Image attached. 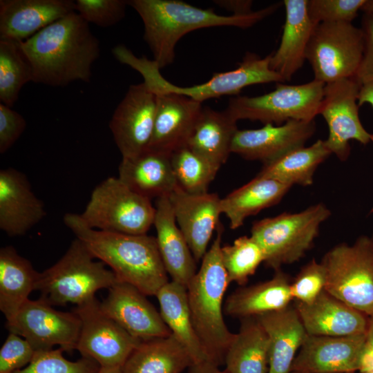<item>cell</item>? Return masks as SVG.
<instances>
[{
	"label": "cell",
	"mask_w": 373,
	"mask_h": 373,
	"mask_svg": "<svg viewBox=\"0 0 373 373\" xmlns=\"http://www.w3.org/2000/svg\"><path fill=\"white\" fill-rule=\"evenodd\" d=\"M127 6L126 0H77L75 12L87 23L106 28L125 17Z\"/></svg>",
	"instance_id": "obj_41"
},
{
	"label": "cell",
	"mask_w": 373,
	"mask_h": 373,
	"mask_svg": "<svg viewBox=\"0 0 373 373\" xmlns=\"http://www.w3.org/2000/svg\"><path fill=\"white\" fill-rule=\"evenodd\" d=\"M327 281L326 271L321 262L315 259L307 263L290 284L292 299L302 303L314 301L325 289Z\"/></svg>",
	"instance_id": "obj_42"
},
{
	"label": "cell",
	"mask_w": 373,
	"mask_h": 373,
	"mask_svg": "<svg viewBox=\"0 0 373 373\" xmlns=\"http://www.w3.org/2000/svg\"><path fill=\"white\" fill-rule=\"evenodd\" d=\"M365 48L363 32L350 22L321 23L314 27L306 50L314 79L325 84L354 78Z\"/></svg>",
	"instance_id": "obj_11"
},
{
	"label": "cell",
	"mask_w": 373,
	"mask_h": 373,
	"mask_svg": "<svg viewBox=\"0 0 373 373\" xmlns=\"http://www.w3.org/2000/svg\"><path fill=\"white\" fill-rule=\"evenodd\" d=\"M269 343L268 373H289L307 332L295 307L291 305L256 317Z\"/></svg>",
	"instance_id": "obj_27"
},
{
	"label": "cell",
	"mask_w": 373,
	"mask_h": 373,
	"mask_svg": "<svg viewBox=\"0 0 373 373\" xmlns=\"http://www.w3.org/2000/svg\"><path fill=\"white\" fill-rule=\"evenodd\" d=\"M151 200L131 189L118 177H109L93 190L79 214L90 228L131 235L146 234L153 225Z\"/></svg>",
	"instance_id": "obj_8"
},
{
	"label": "cell",
	"mask_w": 373,
	"mask_h": 373,
	"mask_svg": "<svg viewBox=\"0 0 373 373\" xmlns=\"http://www.w3.org/2000/svg\"><path fill=\"white\" fill-rule=\"evenodd\" d=\"M26 122L18 112L0 103V153H5L23 133Z\"/></svg>",
	"instance_id": "obj_44"
},
{
	"label": "cell",
	"mask_w": 373,
	"mask_h": 373,
	"mask_svg": "<svg viewBox=\"0 0 373 373\" xmlns=\"http://www.w3.org/2000/svg\"><path fill=\"white\" fill-rule=\"evenodd\" d=\"M134 286L117 281L108 289L101 309L132 336L140 341L165 337L171 334L160 313Z\"/></svg>",
	"instance_id": "obj_18"
},
{
	"label": "cell",
	"mask_w": 373,
	"mask_h": 373,
	"mask_svg": "<svg viewBox=\"0 0 373 373\" xmlns=\"http://www.w3.org/2000/svg\"><path fill=\"white\" fill-rule=\"evenodd\" d=\"M237 122L225 110L203 106L187 146L220 169L231 153Z\"/></svg>",
	"instance_id": "obj_30"
},
{
	"label": "cell",
	"mask_w": 373,
	"mask_h": 373,
	"mask_svg": "<svg viewBox=\"0 0 373 373\" xmlns=\"http://www.w3.org/2000/svg\"><path fill=\"white\" fill-rule=\"evenodd\" d=\"M156 108L157 96L144 82L128 87L109 122L110 130L122 158L137 156L148 149Z\"/></svg>",
	"instance_id": "obj_15"
},
{
	"label": "cell",
	"mask_w": 373,
	"mask_h": 373,
	"mask_svg": "<svg viewBox=\"0 0 373 373\" xmlns=\"http://www.w3.org/2000/svg\"><path fill=\"white\" fill-rule=\"evenodd\" d=\"M46 216L44 202L21 171H0V229L8 236L24 235Z\"/></svg>",
	"instance_id": "obj_20"
},
{
	"label": "cell",
	"mask_w": 373,
	"mask_h": 373,
	"mask_svg": "<svg viewBox=\"0 0 373 373\" xmlns=\"http://www.w3.org/2000/svg\"><path fill=\"white\" fill-rule=\"evenodd\" d=\"M39 273L15 247L0 249V310L6 321L12 318L35 290Z\"/></svg>",
	"instance_id": "obj_32"
},
{
	"label": "cell",
	"mask_w": 373,
	"mask_h": 373,
	"mask_svg": "<svg viewBox=\"0 0 373 373\" xmlns=\"http://www.w3.org/2000/svg\"><path fill=\"white\" fill-rule=\"evenodd\" d=\"M269 362V343L262 326L256 317L242 318L225 356V371L268 373Z\"/></svg>",
	"instance_id": "obj_33"
},
{
	"label": "cell",
	"mask_w": 373,
	"mask_h": 373,
	"mask_svg": "<svg viewBox=\"0 0 373 373\" xmlns=\"http://www.w3.org/2000/svg\"><path fill=\"white\" fill-rule=\"evenodd\" d=\"M73 12V0H1L0 39L25 41Z\"/></svg>",
	"instance_id": "obj_22"
},
{
	"label": "cell",
	"mask_w": 373,
	"mask_h": 373,
	"mask_svg": "<svg viewBox=\"0 0 373 373\" xmlns=\"http://www.w3.org/2000/svg\"><path fill=\"white\" fill-rule=\"evenodd\" d=\"M366 0H307L311 21L321 23L350 22L356 17Z\"/></svg>",
	"instance_id": "obj_40"
},
{
	"label": "cell",
	"mask_w": 373,
	"mask_h": 373,
	"mask_svg": "<svg viewBox=\"0 0 373 373\" xmlns=\"http://www.w3.org/2000/svg\"><path fill=\"white\" fill-rule=\"evenodd\" d=\"M365 333L343 336L307 334L291 371L352 373L359 370Z\"/></svg>",
	"instance_id": "obj_17"
},
{
	"label": "cell",
	"mask_w": 373,
	"mask_h": 373,
	"mask_svg": "<svg viewBox=\"0 0 373 373\" xmlns=\"http://www.w3.org/2000/svg\"><path fill=\"white\" fill-rule=\"evenodd\" d=\"M81 321L77 348L101 367H122L141 341L132 336L101 309L96 297L76 306Z\"/></svg>",
	"instance_id": "obj_13"
},
{
	"label": "cell",
	"mask_w": 373,
	"mask_h": 373,
	"mask_svg": "<svg viewBox=\"0 0 373 373\" xmlns=\"http://www.w3.org/2000/svg\"><path fill=\"white\" fill-rule=\"evenodd\" d=\"M113 55L120 63L140 73L143 77V82L153 93L182 95L201 103L223 95H237L249 86L285 82L280 75L271 69V54L260 57L255 53L247 52L236 68L216 73L204 83L191 86L173 84L162 75L160 67L153 59L138 57L124 45L117 46Z\"/></svg>",
	"instance_id": "obj_5"
},
{
	"label": "cell",
	"mask_w": 373,
	"mask_h": 373,
	"mask_svg": "<svg viewBox=\"0 0 373 373\" xmlns=\"http://www.w3.org/2000/svg\"><path fill=\"white\" fill-rule=\"evenodd\" d=\"M155 296L163 321L171 334L187 350L193 362L207 361L193 325L186 287L173 280L169 281L160 289Z\"/></svg>",
	"instance_id": "obj_34"
},
{
	"label": "cell",
	"mask_w": 373,
	"mask_h": 373,
	"mask_svg": "<svg viewBox=\"0 0 373 373\" xmlns=\"http://www.w3.org/2000/svg\"><path fill=\"white\" fill-rule=\"evenodd\" d=\"M325 84L313 79L306 84L277 83L264 95L231 97L225 111L236 121L249 119L281 125L289 120L312 121L318 115Z\"/></svg>",
	"instance_id": "obj_10"
},
{
	"label": "cell",
	"mask_w": 373,
	"mask_h": 373,
	"mask_svg": "<svg viewBox=\"0 0 373 373\" xmlns=\"http://www.w3.org/2000/svg\"><path fill=\"white\" fill-rule=\"evenodd\" d=\"M193 363L187 350L171 334L140 341L122 368L123 373H181Z\"/></svg>",
	"instance_id": "obj_31"
},
{
	"label": "cell",
	"mask_w": 373,
	"mask_h": 373,
	"mask_svg": "<svg viewBox=\"0 0 373 373\" xmlns=\"http://www.w3.org/2000/svg\"><path fill=\"white\" fill-rule=\"evenodd\" d=\"M99 373H123L122 367H100Z\"/></svg>",
	"instance_id": "obj_50"
},
{
	"label": "cell",
	"mask_w": 373,
	"mask_h": 373,
	"mask_svg": "<svg viewBox=\"0 0 373 373\" xmlns=\"http://www.w3.org/2000/svg\"><path fill=\"white\" fill-rule=\"evenodd\" d=\"M118 178L131 189L151 200L169 195L178 186L171 154L146 149L137 156L122 158Z\"/></svg>",
	"instance_id": "obj_26"
},
{
	"label": "cell",
	"mask_w": 373,
	"mask_h": 373,
	"mask_svg": "<svg viewBox=\"0 0 373 373\" xmlns=\"http://www.w3.org/2000/svg\"><path fill=\"white\" fill-rule=\"evenodd\" d=\"M291 187L278 180L256 175L221 198L222 213L227 218L229 227L236 229L248 217L279 203Z\"/></svg>",
	"instance_id": "obj_29"
},
{
	"label": "cell",
	"mask_w": 373,
	"mask_h": 373,
	"mask_svg": "<svg viewBox=\"0 0 373 373\" xmlns=\"http://www.w3.org/2000/svg\"><path fill=\"white\" fill-rule=\"evenodd\" d=\"M128 4L141 17L144 39L160 69L173 62L176 44L186 34L216 26L249 28L280 6L274 3L243 15H221L211 8H201L178 0H130Z\"/></svg>",
	"instance_id": "obj_3"
},
{
	"label": "cell",
	"mask_w": 373,
	"mask_h": 373,
	"mask_svg": "<svg viewBox=\"0 0 373 373\" xmlns=\"http://www.w3.org/2000/svg\"><path fill=\"white\" fill-rule=\"evenodd\" d=\"M321 262L327 274L325 290L367 316H372L373 240L361 236L352 245H337Z\"/></svg>",
	"instance_id": "obj_9"
},
{
	"label": "cell",
	"mask_w": 373,
	"mask_h": 373,
	"mask_svg": "<svg viewBox=\"0 0 373 373\" xmlns=\"http://www.w3.org/2000/svg\"><path fill=\"white\" fill-rule=\"evenodd\" d=\"M33 73L32 82L66 86L90 81L92 65L99 57L97 38L77 12H73L20 41Z\"/></svg>",
	"instance_id": "obj_1"
},
{
	"label": "cell",
	"mask_w": 373,
	"mask_h": 373,
	"mask_svg": "<svg viewBox=\"0 0 373 373\" xmlns=\"http://www.w3.org/2000/svg\"><path fill=\"white\" fill-rule=\"evenodd\" d=\"M157 108L148 149L171 154L187 146L202 103L175 93L155 94Z\"/></svg>",
	"instance_id": "obj_21"
},
{
	"label": "cell",
	"mask_w": 373,
	"mask_h": 373,
	"mask_svg": "<svg viewBox=\"0 0 373 373\" xmlns=\"http://www.w3.org/2000/svg\"><path fill=\"white\" fill-rule=\"evenodd\" d=\"M360 86L354 78L325 84L318 111L329 129L328 137L324 142L331 153L341 161H345L350 155V140L364 145L372 142V134L363 127L359 117Z\"/></svg>",
	"instance_id": "obj_14"
},
{
	"label": "cell",
	"mask_w": 373,
	"mask_h": 373,
	"mask_svg": "<svg viewBox=\"0 0 373 373\" xmlns=\"http://www.w3.org/2000/svg\"><path fill=\"white\" fill-rule=\"evenodd\" d=\"M177 224L196 262L202 260L222 214L221 198L214 193L191 194L179 186L169 195Z\"/></svg>",
	"instance_id": "obj_19"
},
{
	"label": "cell",
	"mask_w": 373,
	"mask_h": 373,
	"mask_svg": "<svg viewBox=\"0 0 373 373\" xmlns=\"http://www.w3.org/2000/svg\"><path fill=\"white\" fill-rule=\"evenodd\" d=\"M363 373H373V370L365 372H363Z\"/></svg>",
	"instance_id": "obj_53"
},
{
	"label": "cell",
	"mask_w": 373,
	"mask_h": 373,
	"mask_svg": "<svg viewBox=\"0 0 373 373\" xmlns=\"http://www.w3.org/2000/svg\"><path fill=\"white\" fill-rule=\"evenodd\" d=\"M361 10L364 12H373V0H366Z\"/></svg>",
	"instance_id": "obj_51"
},
{
	"label": "cell",
	"mask_w": 373,
	"mask_h": 373,
	"mask_svg": "<svg viewBox=\"0 0 373 373\" xmlns=\"http://www.w3.org/2000/svg\"><path fill=\"white\" fill-rule=\"evenodd\" d=\"M361 25L365 48L361 62L354 77L360 85L373 82V12H364Z\"/></svg>",
	"instance_id": "obj_45"
},
{
	"label": "cell",
	"mask_w": 373,
	"mask_h": 373,
	"mask_svg": "<svg viewBox=\"0 0 373 373\" xmlns=\"http://www.w3.org/2000/svg\"><path fill=\"white\" fill-rule=\"evenodd\" d=\"M189 373H227L225 370L222 371L219 366L213 363L204 361L194 363L189 367Z\"/></svg>",
	"instance_id": "obj_48"
},
{
	"label": "cell",
	"mask_w": 373,
	"mask_h": 373,
	"mask_svg": "<svg viewBox=\"0 0 373 373\" xmlns=\"http://www.w3.org/2000/svg\"><path fill=\"white\" fill-rule=\"evenodd\" d=\"M289 276L276 270L271 279L233 292L225 301L224 311L242 319L280 310L292 300Z\"/></svg>",
	"instance_id": "obj_28"
},
{
	"label": "cell",
	"mask_w": 373,
	"mask_h": 373,
	"mask_svg": "<svg viewBox=\"0 0 373 373\" xmlns=\"http://www.w3.org/2000/svg\"><path fill=\"white\" fill-rule=\"evenodd\" d=\"M285 21L278 48L271 54L270 68L289 81L306 60V50L316 25L307 12V0H285Z\"/></svg>",
	"instance_id": "obj_25"
},
{
	"label": "cell",
	"mask_w": 373,
	"mask_h": 373,
	"mask_svg": "<svg viewBox=\"0 0 373 373\" xmlns=\"http://www.w3.org/2000/svg\"><path fill=\"white\" fill-rule=\"evenodd\" d=\"M214 3L218 6L231 12L232 15H247L251 10L253 1L251 0H217Z\"/></svg>",
	"instance_id": "obj_47"
},
{
	"label": "cell",
	"mask_w": 373,
	"mask_h": 373,
	"mask_svg": "<svg viewBox=\"0 0 373 373\" xmlns=\"http://www.w3.org/2000/svg\"><path fill=\"white\" fill-rule=\"evenodd\" d=\"M64 222L95 258L110 267L117 281L134 286L146 296H155L169 282L155 237L92 229L77 213H67Z\"/></svg>",
	"instance_id": "obj_2"
},
{
	"label": "cell",
	"mask_w": 373,
	"mask_h": 373,
	"mask_svg": "<svg viewBox=\"0 0 373 373\" xmlns=\"http://www.w3.org/2000/svg\"><path fill=\"white\" fill-rule=\"evenodd\" d=\"M373 370V315L369 316L365 339L359 371L361 373Z\"/></svg>",
	"instance_id": "obj_46"
},
{
	"label": "cell",
	"mask_w": 373,
	"mask_h": 373,
	"mask_svg": "<svg viewBox=\"0 0 373 373\" xmlns=\"http://www.w3.org/2000/svg\"><path fill=\"white\" fill-rule=\"evenodd\" d=\"M289 373H305V372H299V371H291Z\"/></svg>",
	"instance_id": "obj_52"
},
{
	"label": "cell",
	"mask_w": 373,
	"mask_h": 373,
	"mask_svg": "<svg viewBox=\"0 0 373 373\" xmlns=\"http://www.w3.org/2000/svg\"><path fill=\"white\" fill-rule=\"evenodd\" d=\"M223 231V226L220 223L213 242L186 287L195 331L207 361L218 366L224 363L235 335L227 328L222 313L224 296L230 283L221 256Z\"/></svg>",
	"instance_id": "obj_4"
},
{
	"label": "cell",
	"mask_w": 373,
	"mask_h": 373,
	"mask_svg": "<svg viewBox=\"0 0 373 373\" xmlns=\"http://www.w3.org/2000/svg\"><path fill=\"white\" fill-rule=\"evenodd\" d=\"M331 215L323 203L298 213H282L253 223L251 237L264 255V262L275 271L298 261L312 247L321 224Z\"/></svg>",
	"instance_id": "obj_7"
},
{
	"label": "cell",
	"mask_w": 373,
	"mask_h": 373,
	"mask_svg": "<svg viewBox=\"0 0 373 373\" xmlns=\"http://www.w3.org/2000/svg\"><path fill=\"white\" fill-rule=\"evenodd\" d=\"M364 104H369L373 108V82L363 84L360 86L358 105L360 107Z\"/></svg>",
	"instance_id": "obj_49"
},
{
	"label": "cell",
	"mask_w": 373,
	"mask_h": 373,
	"mask_svg": "<svg viewBox=\"0 0 373 373\" xmlns=\"http://www.w3.org/2000/svg\"><path fill=\"white\" fill-rule=\"evenodd\" d=\"M295 307L308 334L343 336L366 332L369 316L325 289L312 303Z\"/></svg>",
	"instance_id": "obj_23"
},
{
	"label": "cell",
	"mask_w": 373,
	"mask_h": 373,
	"mask_svg": "<svg viewBox=\"0 0 373 373\" xmlns=\"http://www.w3.org/2000/svg\"><path fill=\"white\" fill-rule=\"evenodd\" d=\"M331 152L324 140H318L309 146H303L288 152L279 158L263 164L256 175L293 186L312 184L314 173Z\"/></svg>",
	"instance_id": "obj_35"
},
{
	"label": "cell",
	"mask_w": 373,
	"mask_h": 373,
	"mask_svg": "<svg viewBox=\"0 0 373 373\" xmlns=\"http://www.w3.org/2000/svg\"><path fill=\"white\" fill-rule=\"evenodd\" d=\"M153 225L160 256L173 281L187 287L197 272L196 261L180 229L169 195L157 198Z\"/></svg>",
	"instance_id": "obj_24"
},
{
	"label": "cell",
	"mask_w": 373,
	"mask_h": 373,
	"mask_svg": "<svg viewBox=\"0 0 373 373\" xmlns=\"http://www.w3.org/2000/svg\"><path fill=\"white\" fill-rule=\"evenodd\" d=\"M96 259L80 240L75 238L64 256L39 273L35 290L51 305L77 306L95 298L102 289H109L117 279L111 269Z\"/></svg>",
	"instance_id": "obj_6"
},
{
	"label": "cell",
	"mask_w": 373,
	"mask_h": 373,
	"mask_svg": "<svg viewBox=\"0 0 373 373\" xmlns=\"http://www.w3.org/2000/svg\"><path fill=\"white\" fill-rule=\"evenodd\" d=\"M315 131L314 120H289L281 125L266 124L257 129H238L232 142L231 153L265 164L305 146Z\"/></svg>",
	"instance_id": "obj_16"
},
{
	"label": "cell",
	"mask_w": 373,
	"mask_h": 373,
	"mask_svg": "<svg viewBox=\"0 0 373 373\" xmlns=\"http://www.w3.org/2000/svg\"><path fill=\"white\" fill-rule=\"evenodd\" d=\"M372 142H373V133L372 134ZM372 211L373 212V208H372Z\"/></svg>",
	"instance_id": "obj_54"
},
{
	"label": "cell",
	"mask_w": 373,
	"mask_h": 373,
	"mask_svg": "<svg viewBox=\"0 0 373 373\" xmlns=\"http://www.w3.org/2000/svg\"><path fill=\"white\" fill-rule=\"evenodd\" d=\"M221 256L229 283L239 285H245L264 262L263 252L251 236H240L232 245L222 246Z\"/></svg>",
	"instance_id": "obj_38"
},
{
	"label": "cell",
	"mask_w": 373,
	"mask_h": 373,
	"mask_svg": "<svg viewBox=\"0 0 373 373\" xmlns=\"http://www.w3.org/2000/svg\"><path fill=\"white\" fill-rule=\"evenodd\" d=\"M62 348L36 351L32 361L13 373H99L100 365L94 360L82 356L76 361L66 359Z\"/></svg>",
	"instance_id": "obj_39"
},
{
	"label": "cell",
	"mask_w": 373,
	"mask_h": 373,
	"mask_svg": "<svg viewBox=\"0 0 373 373\" xmlns=\"http://www.w3.org/2000/svg\"><path fill=\"white\" fill-rule=\"evenodd\" d=\"M172 169L178 186L191 194L209 192L219 169L188 146L171 153Z\"/></svg>",
	"instance_id": "obj_37"
},
{
	"label": "cell",
	"mask_w": 373,
	"mask_h": 373,
	"mask_svg": "<svg viewBox=\"0 0 373 373\" xmlns=\"http://www.w3.org/2000/svg\"><path fill=\"white\" fill-rule=\"evenodd\" d=\"M31 64L20 41L0 39V101L12 107L22 87L32 82Z\"/></svg>",
	"instance_id": "obj_36"
},
{
	"label": "cell",
	"mask_w": 373,
	"mask_h": 373,
	"mask_svg": "<svg viewBox=\"0 0 373 373\" xmlns=\"http://www.w3.org/2000/svg\"><path fill=\"white\" fill-rule=\"evenodd\" d=\"M9 332L25 338L35 351L54 349L76 350L81 329V321L73 312L55 309L41 298L28 299L15 316L6 321Z\"/></svg>",
	"instance_id": "obj_12"
},
{
	"label": "cell",
	"mask_w": 373,
	"mask_h": 373,
	"mask_svg": "<svg viewBox=\"0 0 373 373\" xmlns=\"http://www.w3.org/2000/svg\"><path fill=\"white\" fill-rule=\"evenodd\" d=\"M35 350L25 338L9 332L0 350V373H13L27 366Z\"/></svg>",
	"instance_id": "obj_43"
}]
</instances>
